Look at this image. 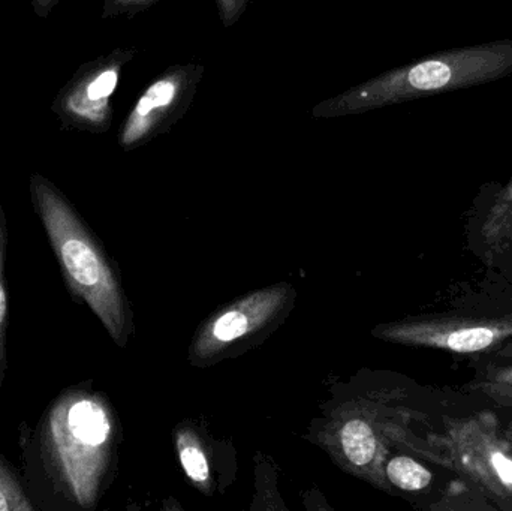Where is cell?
I'll return each instance as SVG.
<instances>
[{
	"instance_id": "obj_1",
	"label": "cell",
	"mask_w": 512,
	"mask_h": 511,
	"mask_svg": "<svg viewBox=\"0 0 512 511\" xmlns=\"http://www.w3.org/2000/svg\"><path fill=\"white\" fill-rule=\"evenodd\" d=\"M512 75V38L438 51L319 102L316 119L351 116L370 110L471 89Z\"/></svg>"
},
{
	"instance_id": "obj_2",
	"label": "cell",
	"mask_w": 512,
	"mask_h": 511,
	"mask_svg": "<svg viewBox=\"0 0 512 511\" xmlns=\"http://www.w3.org/2000/svg\"><path fill=\"white\" fill-rule=\"evenodd\" d=\"M30 192L72 290L83 297L116 344L125 347L132 330L129 309L101 248L51 182L33 174Z\"/></svg>"
},
{
	"instance_id": "obj_3",
	"label": "cell",
	"mask_w": 512,
	"mask_h": 511,
	"mask_svg": "<svg viewBox=\"0 0 512 511\" xmlns=\"http://www.w3.org/2000/svg\"><path fill=\"white\" fill-rule=\"evenodd\" d=\"M432 443L447 455L451 470L496 501L512 509V446L493 414L445 420V431Z\"/></svg>"
},
{
	"instance_id": "obj_4",
	"label": "cell",
	"mask_w": 512,
	"mask_h": 511,
	"mask_svg": "<svg viewBox=\"0 0 512 511\" xmlns=\"http://www.w3.org/2000/svg\"><path fill=\"white\" fill-rule=\"evenodd\" d=\"M294 288L276 284L254 291L207 318L189 350L197 368H207L233 354V348L251 342L282 321L294 300Z\"/></svg>"
},
{
	"instance_id": "obj_5",
	"label": "cell",
	"mask_w": 512,
	"mask_h": 511,
	"mask_svg": "<svg viewBox=\"0 0 512 511\" xmlns=\"http://www.w3.org/2000/svg\"><path fill=\"white\" fill-rule=\"evenodd\" d=\"M137 50L116 48L80 66L53 102V113L66 129L104 134L113 122L111 98L119 86L123 68Z\"/></svg>"
},
{
	"instance_id": "obj_6",
	"label": "cell",
	"mask_w": 512,
	"mask_h": 511,
	"mask_svg": "<svg viewBox=\"0 0 512 511\" xmlns=\"http://www.w3.org/2000/svg\"><path fill=\"white\" fill-rule=\"evenodd\" d=\"M204 71L201 63H180L150 83L120 128V147L137 149L170 131L194 101Z\"/></svg>"
},
{
	"instance_id": "obj_7",
	"label": "cell",
	"mask_w": 512,
	"mask_h": 511,
	"mask_svg": "<svg viewBox=\"0 0 512 511\" xmlns=\"http://www.w3.org/2000/svg\"><path fill=\"white\" fill-rule=\"evenodd\" d=\"M376 338L409 347L435 348L459 354L481 353L512 336V317L409 318L373 330Z\"/></svg>"
},
{
	"instance_id": "obj_8",
	"label": "cell",
	"mask_w": 512,
	"mask_h": 511,
	"mask_svg": "<svg viewBox=\"0 0 512 511\" xmlns=\"http://www.w3.org/2000/svg\"><path fill=\"white\" fill-rule=\"evenodd\" d=\"M385 435H388V429L379 428L364 414L346 417L337 423L333 434L340 462L384 489L387 488L384 461L388 453Z\"/></svg>"
},
{
	"instance_id": "obj_9",
	"label": "cell",
	"mask_w": 512,
	"mask_h": 511,
	"mask_svg": "<svg viewBox=\"0 0 512 511\" xmlns=\"http://www.w3.org/2000/svg\"><path fill=\"white\" fill-rule=\"evenodd\" d=\"M68 428L78 444L96 452H101L111 437V422L107 411L101 404L90 399L72 405L68 413Z\"/></svg>"
},
{
	"instance_id": "obj_10",
	"label": "cell",
	"mask_w": 512,
	"mask_h": 511,
	"mask_svg": "<svg viewBox=\"0 0 512 511\" xmlns=\"http://www.w3.org/2000/svg\"><path fill=\"white\" fill-rule=\"evenodd\" d=\"M481 237L489 249L502 251L512 246V177L507 185L492 195L481 225Z\"/></svg>"
},
{
	"instance_id": "obj_11",
	"label": "cell",
	"mask_w": 512,
	"mask_h": 511,
	"mask_svg": "<svg viewBox=\"0 0 512 511\" xmlns=\"http://www.w3.org/2000/svg\"><path fill=\"white\" fill-rule=\"evenodd\" d=\"M177 450H179L180 462L186 476L192 480L201 491L209 494L210 489V464L206 450L201 446L200 438L192 429L182 428L177 432Z\"/></svg>"
},
{
	"instance_id": "obj_12",
	"label": "cell",
	"mask_w": 512,
	"mask_h": 511,
	"mask_svg": "<svg viewBox=\"0 0 512 511\" xmlns=\"http://www.w3.org/2000/svg\"><path fill=\"white\" fill-rule=\"evenodd\" d=\"M385 479L400 491H423L432 482V473L409 456H396L385 464Z\"/></svg>"
},
{
	"instance_id": "obj_13",
	"label": "cell",
	"mask_w": 512,
	"mask_h": 511,
	"mask_svg": "<svg viewBox=\"0 0 512 511\" xmlns=\"http://www.w3.org/2000/svg\"><path fill=\"white\" fill-rule=\"evenodd\" d=\"M472 387L501 407H512V363L489 369L474 381Z\"/></svg>"
},
{
	"instance_id": "obj_14",
	"label": "cell",
	"mask_w": 512,
	"mask_h": 511,
	"mask_svg": "<svg viewBox=\"0 0 512 511\" xmlns=\"http://www.w3.org/2000/svg\"><path fill=\"white\" fill-rule=\"evenodd\" d=\"M5 224V215L0 206V390H2L3 375H5V335L6 317H8V297H6L5 275H3L6 254Z\"/></svg>"
},
{
	"instance_id": "obj_15",
	"label": "cell",
	"mask_w": 512,
	"mask_h": 511,
	"mask_svg": "<svg viewBox=\"0 0 512 511\" xmlns=\"http://www.w3.org/2000/svg\"><path fill=\"white\" fill-rule=\"evenodd\" d=\"M159 0H104L102 18L119 17V15H135L155 5Z\"/></svg>"
},
{
	"instance_id": "obj_16",
	"label": "cell",
	"mask_w": 512,
	"mask_h": 511,
	"mask_svg": "<svg viewBox=\"0 0 512 511\" xmlns=\"http://www.w3.org/2000/svg\"><path fill=\"white\" fill-rule=\"evenodd\" d=\"M218 8L219 18L225 27L234 26L245 14L249 0H213Z\"/></svg>"
},
{
	"instance_id": "obj_17",
	"label": "cell",
	"mask_w": 512,
	"mask_h": 511,
	"mask_svg": "<svg viewBox=\"0 0 512 511\" xmlns=\"http://www.w3.org/2000/svg\"><path fill=\"white\" fill-rule=\"evenodd\" d=\"M59 2L60 0H32L33 11L38 17H48Z\"/></svg>"
},
{
	"instance_id": "obj_18",
	"label": "cell",
	"mask_w": 512,
	"mask_h": 511,
	"mask_svg": "<svg viewBox=\"0 0 512 511\" xmlns=\"http://www.w3.org/2000/svg\"><path fill=\"white\" fill-rule=\"evenodd\" d=\"M9 498H12L11 491L5 489V485L0 483V511L15 509L14 504L9 503Z\"/></svg>"
},
{
	"instance_id": "obj_19",
	"label": "cell",
	"mask_w": 512,
	"mask_h": 511,
	"mask_svg": "<svg viewBox=\"0 0 512 511\" xmlns=\"http://www.w3.org/2000/svg\"><path fill=\"white\" fill-rule=\"evenodd\" d=\"M505 435H507L508 440H510L511 446H512V422L508 423L507 426L504 428Z\"/></svg>"
}]
</instances>
